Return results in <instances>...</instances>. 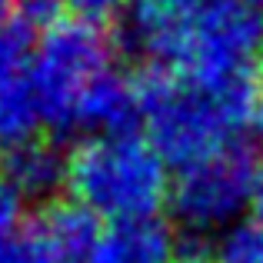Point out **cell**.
I'll return each mask as SVG.
<instances>
[{
	"mask_svg": "<svg viewBox=\"0 0 263 263\" xmlns=\"http://www.w3.org/2000/svg\"><path fill=\"white\" fill-rule=\"evenodd\" d=\"M10 7H13V0H0V24L7 20V10H10Z\"/></svg>",
	"mask_w": 263,
	"mask_h": 263,
	"instance_id": "obj_17",
	"label": "cell"
},
{
	"mask_svg": "<svg viewBox=\"0 0 263 263\" xmlns=\"http://www.w3.org/2000/svg\"><path fill=\"white\" fill-rule=\"evenodd\" d=\"M247 123H250L253 137L263 143V80L253 87V97H250V114H247Z\"/></svg>",
	"mask_w": 263,
	"mask_h": 263,
	"instance_id": "obj_15",
	"label": "cell"
},
{
	"mask_svg": "<svg viewBox=\"0 0 263 263\" xmlns=\"http://www.w3.org/2000/svg\"><path fill=\"white\" fill-rule=\"evenodd\" d=\"M97 217L80 203H47L24 230L33 263H90Z\"/></svg>",
	"mask_w": 263,
	"mask_h": 263,
	"instance_id": "obj_7",
	"label": "cell"
},
{
	"mask_svg": "<svg viewBox=\"0 0 263 263\" xmlns=\"http://www.w3.org/2000/svg\"><path fill=\"white\" fill-rule=\"evenodd\" d=\"M4 180L20 200H47L67 183V157L44 137L20 143L4 154Z\"/></svg>",
	"mask_w": 263,
	"mask_h": 263,
	"instance_id": "obj_9",
	"label": "cell"
},
{
	"mask_svg": "<svg viewBox=\"0 0 263 263\" xmlns=\"http://www.w3.org/2000/svg\"><path fill=\"white\" fill-rule=\"evenodd\" d=\"M253 180H257V163L250 147L233 140L213 157L180 170L170 190L174 217L190 233L230 227L253 200Z\"/></svg>",
	"mask_w": 263,
	"mask_h": 263,
	"instance_id": "obj_5",
	"label": "cell"
},
{
	"mask_svg": "<svg viewBox=\"0 0 263 263\" xmlns=\"http://www.w3.org/2000/svg\"><path fill=\"white\" fill-rule=\"evenodd\" d=\"M210 0H134L130 33L134 44L150 57V67L180 70L186 37Z\"/></svg>",
	"mask_w": 263,
	"mask_h": 263,
	"instance_id": "obj_6",
	"label": "cell"
},
{
	"mask_svg": "<svg viewBox=\"0 0 263 263\" xmlns=\"http://www.w3.org/2000/svg\"><path fill=\"white\" fill-rule=\"evenodd\" d=\"M44 123L30 84V67H0V150H13L33 140Z\"/></svg>",
	"mask_w": 263,
	"mask_h": 263,
	"instance_id": "obj_10",
	"label": "cell"
},
{
	"mask_svg": "<svg viewBox=\"0 0 263 263\" xmlns=\"http://www.w3.org/2000/svg\"><path fill=\"white\" fill-rule=\"evenodd\" d=\"M180 240L163 220H114L97 233L90 263H177Z\"/></svg>",
	"mask_w": 263,
	"mask_h": 263,
	"instance_id": "obj_8",
	"label": "cell"
},
{
	"mask_svg": "<svg viewBox=\"0 0 263 263\" xmlns=\"http://www.w3.org/2000/svg\"><path fill=\"white\" fill-rule=\"evenodd\" d=\"M253 87H210L186 73L147 67L137 77V93L150 147L180 170L230 147L233 130L247 123Z\"/></svg>",
	"mask_w": 263,
	"mask_h": 263,
	"instance_id": "obj_1",
	"label": "cell"
},
{
	"mask_svg": "<svg viewBox=\"0 0 263 263\" xmlns=\"http://www.w3.org/2000/svg\"><path fill=\"white\" fill-rule=\"evenodd\" d=\"M206 263H263V227L257 220L230 227L210 250Z\"/></svg>",
	"mask_w": 263,
	"mask_h": 263,
	"instance_id": "obj_11",
	"label": "cell"
},
{
	"mask_svg": "<svg viewBox=\"0 0 263 263\" xmlns=\"http://www.w3.org/2000/svg\"><path fill=\"white\" fill-rule=\"evenodd\" d=\"M123 4L127 0H64V7L73 13L77 20H84V24H100V20H110L114 13L123 10Z\"/></svg>",
	"mask_w": 263,
	"mask_h": 263,
	"instance_id": "obj_12",
	"label": "cell"
},
{
	"mask_svg": "<svg viewBox=\"0 0 263 263\" xmlns=\"http://www.w3.org/2000/svg\"><path fill=\"white\" fill-rule=\"evenodd\" d=\"M67 190L93 217L143 220L154 217L170 197L167 163L147 137L93 134L67 154Z\"/></svg>",
	"mask_w": 263,
	"mask_h": 263,
	"instance_id": "obj_2",
	"label": "cell"
},
{
	"mask_svg": "<svg viewBox=\"0 0 263 263\" xmlns=\"http://www.w3.org/2000/svg\"><path fill=\"white\" fill-rule=\"evenodd\" d=\"M17 7V20H24L27 27H50L57 24V10L64 7V0H13Z\"/></svg>",
	"mask_w": 263,
	"mask_h": 263,
	"instance_id": "obj_13",
	"label": "cell"
},
{
	"mask_svg": "<svg viewBox=\"0 0 263 263\" xmlns=\"http://www.w3.org/2000/svg\"><path fill=\"white\" fill-rule=\"evenodd\" d=\"M263 53V13L243 0H210L190 27L177 73L210 87H250Z\"/></svg>",
	"mask_w": 263,
	"mask_h": 263,
	"instance_id": "obj_4",
	"label": "cell"
},
{
	"mask_svg": "<svg viewBox=\"0 0 263 263\" xmlns=\"http://www.w3.org/2000/svg\"><path fill=\"white\" fill-rule=\"evenodd\" d=\"M107 70H114V53L100 27L84 20L47 27L30 57V84L47 127L57 134L77 130L80 103Z\"/></svg>",
	"mask_w": 263,
	"mask_h": 263,
	"instance_id": "obj_3",
	"label": "cell"
},
{
	"mask_svg": "<svg viewBox=\"0 0 263 263\" xmlns=\"http://www.w3.org/2000/svg\"><path fill=\"white\" fill-rule=\"evenodd\" d=\"M0 263H33V253L27 247L24 230L0 233Z\"/></svg>",
	"mask_w": 263,
	"mask_h": 263,
	"instance_id": "obj_14",
	"label": "cell"
},
{
	"mask_svg": "<svg viewBox=\"0 0 263 263\" xmlns=\"http://www.w3.org/2000/svg\"><path fill=\"white\" fill-rule=\"evenodd\" d=\"M253 213H257V223L263 227V167H257V180H253V200H250Z\"/></svg>",
	"mask_w": 263,
	"mask_h": 263,
	"instance_id": "obj_16",
	"label": "cell"
}]
</instances>
